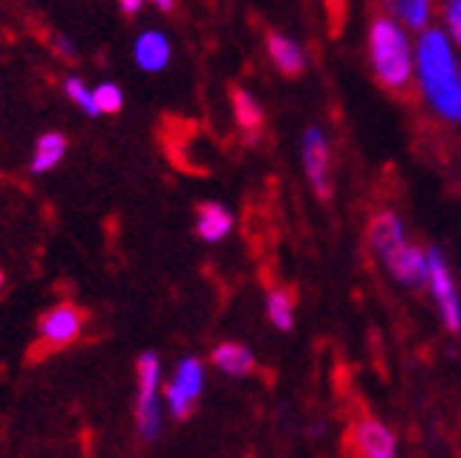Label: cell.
I'll list each match as a JSON object with an SVG mask.
<instances>
[{"instance_id":"6da1fadb","label":"cell","mask_w":461,"mask_h":458,"mask_svg":"<svg viewBox=\"0 0 461 458\" xmlns=\"http://www.w3.org/2000/svg\"><path fill=\"white\" fill-rule=\"evenodd\" d=\"M413 79L425 104L447 124L461 121V65L456 45L442 29H422L413 45Z\"/></svg>"},{"instance_id":"7a4b0ae2","label":"cell","mask_w":461,"mask_h":458,"mask_svg":"<svg viewBox=\"0 0 461 458\" xmlns=\"http://www.w3.org/2000/svg\"><path fill=\"white\" fill-rule=\"evenodd\" d=\"M368 59L375 79L391 90L405 94L413 82V42L408 29L391 14H377L368 26Z\"/></svg>"},{"instance_id":"3957f363","label":"cell","mask_w":461,"mask_h":458,"mask_svg":"<svg viewBox=\"0 0 461 458\" xmlns=\"http://www.w3.org/2000/svg\"><path fill=\"white\" fill-rule=\"evenodd\" d=\"M158 385H160V360L152 352L138 357V400H135V425L141 439L152 442L160 433V405H158Z\"/></svg>"},{"instance_id":"277c9868","label":"cell","mask_w":461,"mask_h":458,"mask_svg":"<svg viewBox=\"0 0 461 458\" xmlns=\"http://www.w3.org/2000/svg\"><path fill=\"white\" fill-rule=\"evenodd\" d=\"M436 301V310H439L442 324L450 332L461 329V299H458V290L456 282L450 276V267L447 259L439 247H430L428 250V284H425Z\"/></svg>"},{"instance_id":"5b68a950","label":"cell","mask_w":461,"mask_h":458,"mask_svg":"<svg viewBox=\"0 0 461 458\" xmlns=\"http://www.w3.org/2000/svg\"><path fill=\"white\" fill-rule=\"evenodd\" d=\"M302 160H304V172L312 192L321 200L332 197V152L324 130L310 127L302 139Z\"/></svg>"},{"instance_id":"8992f818","label":"cell","mask_w":461,"mask_h":458,"mask_svg":"<svg viewBox=\"0 0 461 458\" xmlns=\"http://www.w3.org/2000/svg\"><path fill=\"white\" fill-rule=\"evenodd\" d=\"M380 262L388 267L391 276L411 290H420L428 284V250H422L420 245L405 239L394 250H388Z\"/></svg>"},{"instance_id":"52a82bcc","label":"cell","mask_w":461,"mask_h":458,"mask_svg":"<svg viewBox=\"0 0 461 458\" xmlns=\"http://www.w3.org/2000/svg\"><path fill=\"white\" fill-rule=\"evenodd\" d=\"M200 391H203V365H200V360L186 357L177 365V372L167 388V402H169L172 417L186 419L192 414Z\"/></svg>"},{"instance_id":"ba28073f","label":"cell","mask_w":461,"mask_h":458,"mask_svg":"<svg viewBox=\"0 0 461 458\" xmlns=\"http://www.w3.org/2000/svg\"><path fill=\"white\" fill-rule=\"evenodd\" d=\"M352 445L357 455L366 458H394L397 455V436L388 425L375 417H363L352 430Z\"/></svg>"},{"instance_id":"9c48e42d","label":"cell","mask_w":461,"mask_h":458,"mask_svg":"<svg viewBox=\"0 0 461 458\" xmlns=\"http://www.w3.org/2000/svg\"><path fill=\"white\" fill-rule=\"evenodd\" d=\"M79 329H82V312L71 304L54 307L40 324L42 340L51 343V346H65V343H71L79 335Z\"/></svg>"},{"instance_id":"30bf717a","label":"cell","mask_w":461,"mask_h":458,"mask_svg":"<svg viewBox=\"0 0 461 458\" xmlns=\"http://www.w3.org/2000/svg\"><path fill=\"white\" fill-rule=\"evenodd\" d=\"M368 247H372V254L377 259H383L388 250H394L400 242H405V228H402V220L394 214V211H380L372 217V222H368Z\"/></svg>"},{"instance_id":"8fae6325","label":"cell","mask_w":461,"mask_h":458,"mask_svg":"<svg viewBox=\"0 0 461 458\" xmlns=\"http://www.w3.org/2000/svg\"><path fill=\"white\" fill-rule=\"evenodd\" d=\"M230 228H234V217H230V211L225 209V205L220 202H203L197 205V234L203 242H222Z\"/></svg>"},{"instance_id":"7c38bea8","label":"cell","mask_w":461,"mask_h":458,"mask_svg":"<svg viewBox=\"0 0 461 458\" xmlns=\"http://www.w3.org/2000/svg\"><path fill=\"white\" fill-rule=\"evenodd\" d=\"M267 54L276 62V67L287 76H298L307 65L302 45L290 37H285V34H267Z\"/></svg>"},{"instance_id":"4fadbf2b","label":"cell","mask_w":461,"mask_h":458,"mask_svg":"<svg viewBox=\"0 0 461 458\" xmlns=\"http://www.w3.org/2000/svg\"><path fill=\"white\" fill-rule=\"evenodd\" d=\"M172 49L169 40L158 31H147L135 40V62L144 67V71H164L169 65Z\"/></svg>"},{"instance_id":"5bb4252c","label":"cell","mask_w":461,"mask_h":458,"mask_svg":"<svg viewBox=\"0 0 461 458\" xmlns=\"http://www.w3.org/2000/svg\"><path fill=\"white\" fill-rule=\"evenodd\" d=\"M383 4L408 31H422L433 20V0H383Z\"/></svg>"},{"instance_id":"9a60e30c","label":"cell","mask_w":461,"mask_h":458,"mask_svg":"<svg viewBox=\"0 0 461 458\" xmlns=\"http://www.w3.org/2000/svg\"><path fill=\"white\" fill-rule=\"evenodd\" d=\"M212 363L230 377H245L253 369V355L240 343H220L212 352Z\"/></svg>"},{"instance_id":"2e32d148","label":"cell","mask_w":461,"mask_h":458,"mask_svg":"<svg viewBox=\"0 0 461 458\" xmlns=\"http://www.w3.org/2000/svg\"><path fill=\"white\" fill-rule=\"evenodd\" d=\"M65 149H68L65 135H59V132H45V135H40L37 149H34V160H32V172L34 175L51 172L59 164V160H62Z\"/></svg>"},{"instance_id":"e0dca14e","label":"cell","mask_w":461,"mask_h":458,"mask_svg":"<svg viewBox=\"0 0 461 458\" xmlns=\"http://www.w3.org/2000/svg\"><path fill=\"white\" fill-rule=\"evenodd\" d=\"M230 104H234V116H237V124L242 130L257 132L262 127V107H259L257 99L248 94V90L234 87V94H230Z\"/></svg>"},{"instance_id":"ac0fdd59","label":"cell","mask_w":461,"mask_h":458,"mask_svg":"<svg viewBox=\"0 0 461 458\" xmlns=\"http://www.w3.org/2000/svg\"><path fill=\"white\" fill-rule=\"evenodd\" d=\"M267 318L276 329L290 332L293 329V299L287 290H270L267 292Z\"/></svg>"},{"instance_id":"d6986e66","label":"cell","mask_w":461,"mask_h":458,"mask_svg":"<svg viewBox=\"0 0 461 458\" xmlns=\"http://www.w3.org/2000/svg\"><path fill=\"white\" fill-rule=\"evenodd\" d=\"M65 94L71 96V102H77L82 107L85 116H99V107H96V99H94V90H90L82 79L71 76L65 82Z\"/></svg>"},{"instance_id":"ffe728a7","label":"cell","mask_w":461,"mask_h":458,"mask_svg":"<svg viewBox=\"0 0 461 458\" xmlns=\"http://www.w3.org/2000/svg\"><path fill=\"white\" fill-rule=\"evenodd\" d=\"M94 99H96L99 112H119L122 104H124L119 85H110V82H104V85H99V87L94 90Z\"/></svg>"},{"instance_id":"44dd1931","label":"cell","mask_w":461,"mask_h":458,"mask_svg":"<svg viewBox=\"0 0 461 458\" xmlns=\"http://www.w3.org/2000/svg\"><path fill=\"white\" fill-rule=\"evenodd\" d=\"M442 17H445V31L453 40L456 49H461V0H445L442 4Z\"/></svg>"},{"instance_id":"7402d4cb","label":"cell","mask_w":461,"mask_h":458,"mask_svg":"<svg viewBox=\"0 0 461 458\" xmlns=\"http://www.w3.org/2000/svg\"><path fill=\"white\" fill-rule=\"evenodd\" d=\"M54 49H57V54L68 57V59H71V57L77 54L74 40H68V37H62V34H54Z\"/></svg>"},{"instance_id":"603a6c76","label":"cell","mask_w":461,"mask_h":458,"mask_svg":"<svg viewBox=\"0 0 461 458\" xmlns=\"http://www.w3.org/2000/svg\"><path fill=\"white\" fill-rule=\"evenodd\" d=\"M346 4H349V0H327V9H330V17H332V22H335V29H338V22H343Z\"/></svg>"},{"instance_id":"cb8c5ba5","label":"cell","mask_w":461,"mask_h":458,"mask_svg":"<svg viewBox=\"0 0 461 458\" xmlns=\"http://www.w3.org/2000/svg\"><path fill=\"white\" fill-rule=\"evenodd\" d=\"M141 4L144 0H122V9H124V14H138L141 12Z\"/></svg>"},{"instance_id":"d4e9b609","label":"cell","mask_w":461,"mask_h":458,"mask_svg":"<svg viewBox=\"0 0 461 458\" xmlns=\"http://www.w3.org/2000/svg\"><path fill=\"white\" fill-rule=\"evenodd\" d=\"M152 4H158V6L164 9V12H169V9L175 6V0H152Z\"/></svg>"},{"instance_id":"484cf974","label":"cell","mask_w":461,"mask_h":458,"mask_svg":"<svg viewBox=\"0 0 461 458\" xmlns=\"http://www.w3.org/2000/svg\"><path fill=\"white\" fill-rule=\"evenodd\" d=\"M0 287H4V273H0Z\"/></svg>"}]
</instances>
